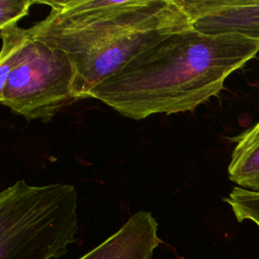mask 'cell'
I'll return each mask as SVG.
<instances>
[{"instance_id":"6da1fadb","label":"cell","mask_w":259,"mask_h":259,"mask_svg":"<svg viewBox=\"0 0 259 259\" xmlns=\"http://www.w3.org/2000/svg\"><path fill=\"white\" fill-rule=\"evenodd\" d=\"M258 52L259 40L238 33L177 30L97 85L88 98L133 119L193 111Z\"/></svg>"},{"instance_id":"7a4b0ae2","label":"cell","mask_w":259,"mask_h":259,"mask_svg":"<svg viewBox=\"0 0 259 259\" xmlns=\"http://www.w3.org/2000/svg\"><path fill=\"white\" fill-rule=\"evenodd\" d=\"M51 7L45 19L27 28L29 36L66 53L88 54L127 33L187 14L175 0L37 1Z\"/></svg>"},{"instance_id":"3957f363","label":"cell","mask_w":259,"mask_h":259,"mask_svg":"<svg viewBox=\"0 0 259 259\" xmlns=\"http://www.w3.org/2000/svg\"><path fill=\"white\" fill-rule=\"evenodd\" d=\"M73 185L17 180L0 193V259H58L76 241Z\"/></svg>"},{"instance_id":"277c9868","label":"cell","mask_w":259,"mask_h":259,"mask_svg":"<svg viewBox=\"0 0 259 259\" xmlns=\"http://www.w3.org/2000/svg\"><path fill=\"white\" fill-rule=\"evenodd\" d=\"M75 66L64 52L31 38L0 59V102L27 119L49 121L77 101Z\"/></svg>"},{"instance_id":"5b68a950","label":"cell","mask_w":259,"mask_h":259,"mask_svg":"<svg viewBox=\"0 0 259 259\" xmlns=\"http://www.w3.org/2000/svg\"><path fill=\"white\" fill-rule=\"evenodd\" d=\"M192 27L188 16L153 25L122 35L88 54L72 58L75 66L74 94L88 98L101 82L124 67L135 57L148 50L163 37L177 30Z\"/></svg>"},{"instance_id":"8992f818","label":"cell","mask_w":259,"mask_h":259,"mask_svg":"<svg viewBox=\"0 0 259 259\" xmlns=\"http://www.w3.org/2000/svg\"><path fill=\"white\" fill-rule=\"evenodd\" d=\"M175 1L200 32L238 33L259 40V0Z\"/></svg>"},{"instance_id":"52a82bcc","label":"cell","mask_w":259,"mask_h":259,"mask_svg":"<svg viewBox=\"0 0 259 259\" xmlns=\"http://www.w3.org/2000/svg\"><path fill=\"white\" fill-rule=\"evenodd\" d=\"M161 243L156 219L150 211L139 210L79 259H153Z\"/></svg>"},{"instance_id":"ba28073f","label":"cell","mask_w":259,"mask_h":259,"mask_svg":"<svg viewBox=\"0 0 259 259\" xmlns=\"http://www.w3.org/2000/svg\"><path fill=\"white\" fill-rule=\"evenodd\" d=\"M229 178L240 187L259 192V121L235 137Z\"/></svg>"},{"instance_id":"9c48e42d","label":"cell","mask_w":259,"mask_h":259,"mask_svg":"<svg viewBox=\"0 0 259 259\" xmlns=\"http://www.w3.org/2000/svg\"><path fill=\"white\" fill-rule=\"evenodd\" d=\"M237 221H251L259 228V192L235 186L227 197H224Z\"/></svg>"},{"instance_id":"30bf717a","label":"cell","mask_w":259,"mask_h":259,"mask_svg":"<svg viewBox=\"0 0 259 259\" xmlns=\"http://www.w3.org/2000/svg\"><path fill=\"white\" fill-rule=\"evenodd\" d=\"M34 0H0V29L17 25L22 17L28 14Z\"/></svg>"}]
</instances>
